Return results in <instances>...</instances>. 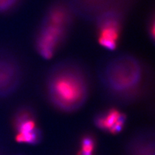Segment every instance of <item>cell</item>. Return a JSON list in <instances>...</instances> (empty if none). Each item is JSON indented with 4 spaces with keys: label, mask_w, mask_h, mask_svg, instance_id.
<instances>
[{
    "label": "cell",
    "mask_w": 155,
    "mask_h": 155,
    "mask_svg": "<svg viewBox=\"0 0 155 155\" xmlns=\"http://www.w3.org/2000/svg\"><path fill=\"white\" fill-rule=\"evenodd\" d=\"M12 119V124L15 128L19 125L27 121L36 119V115L35 110L31 107L25 105L17 109Z\"/></svg>",
    "instance_id": "cell-8"
},
{
    "label": "cell",
    "mask_w": 155,
    "mask_h": 155,
    "mask_svg": "<svg viewBox=\"0 0 155 155\" xmlns=\"http://www.w3.org/2000/svg\"><path fill=\"white\" fill-rule=\"evenodd\" d=\"M126 15L127 13L118 10H110L100 14L95 19L94 22L101 46L109 51L116 49Z\"/></svg>",
    "instance_id": "cell-5"
},
{
    "label": "cell",
    "mask_w": 155,
    "mask_h": 155,
    "mask_svg": "<svg viewBox=\"0 0 155 155\" xmlns=\"http://www.w3.org/2000/svg\"><path fill=\"white\" fill-rule=\"evenodd\" d=\"M75 16L64 2L52 3L48 8L35 38V46L39 54L50 60L66 42L73 25Z\"/></svg>",
    "instance_id": "cell-3"
},
{
    "label": "cell",
    "mask_w": 155,
    "mask_h": 155,
    "mask_svg": "<svg viewBox=\"0 0 155 155\" xmlns=\"http://www.w3.org/2000/svg\"><path fill=\"white\" fill-rule=\"evenodd\" d=\"M40 138V132L38 128L29 133H18L16 137V140L19 143H35Z\"/></svg>",
    "instance_id": "cell-9"
},
{
    "label": "cell",
    "mask_w": 155,
    "mask_h": 155,
    "mask_svg": "<svg viewBox=\"0 0 155 155\" xmlns=\"http://www.w3.org/2000/svg\"><path fill=\"white\" fill-rule=\"evenodd\" d=\"M147 30L148 32V35L151 40L152 42H154V27H155V24H154V13L152 14L149 18L148 22L147 24Z\"/></svg>",
    "instance_id": "cell-12"
},
{
    "label": "cell",
    "mask_w": 155,
    "mask_h": 155,
    "mask_svg": "<svg viewBox=\"0 0 155 155\" xmlns=\"http://www.w3.org/2000/svg\"><path fill=\"white\" fill-rule=\"evenodd\" d=\"M123 113L116 108L100 111L94 116V122L98 128L110 130L118 122Z\"/></svg>",
    "instance_id": "cell-7"
},
{
    "label": "cell",
    "mask_w": 155,
    "mask_h": 155,
    "mask_svg": "<svg viewBox=\"0 0 155 155\" xmlns=\"http://www.w3.org/2000/svg\"><path fill=\"white\" fill-rule=\"evenodd\" d=\"M82 150L86 153H92L94 148V140L89 137H85L82 140Z\"/></svg>",
    "instance_id": "cell-11"
},
{
    "label": "cell",
    "mask_w": 155,
    "mask_h": 155,
    "mask_svg": "<svg viewBox=\"0 0 155 155\" xmlns=\"http://www.w3.org/2000/svg\"><path fill=\"white\" fill-rule=\"evenodd\" d=\"M45 89L47 100L53 107L64 113H75L88 100L90 76L81 63L65 59L48 71Z\"/></svg>",
    "instance_id": "cell-2"
},
{
    "label": "cell",
    "mask_w": 155,
    "mask_h": 155,
    "mask_svg": "<svg viewBox=\"0 0 155 155\" xmlns=\"http://www.w3.org/2000/svg\"><path fill=\"white\" fill-rule=\"evenodd\" d=\"M135 0H64L75 16L94 21L102 13L118 10L127 13Z\"/></svg>",
    "instance_id": "cell-4"
},
{
    "label": "cell",
    "mask_w": 155,
    "mask_h": 155,
    "mask_svg": "<svg viewBox=\"0 0 155 155\" xmlns=\"http://www.w3.org/2000/svg\"><path fill=\"white\" fill-rule=\"evenodd\" d=\"M18 0H0V12H5L16 5Z\"/></svg>",
    "instance_id": "cell-13"
},
{
    "label": "cell",
    "mask_w": 155,
    "mask_h": 155,
    "mask_svg": "<svg viewBox=\"0 0 155 155\" xmlns=\"http://www.w3.org/2000/svg\"><path fill=\"white\" fill-rule=\"evenodd\" d=\"M126 120H127V116H126L125 113H123L118 122L116 123V124L112 128H111V129L109 130V131L112 134H114L119 133L121 130L123 129L124 125L125 124Z\"/></svg>",
    "instance_id": "cell-10"
},
{
    "label": "cell",
    "mask_w": 155,
    "mask_h": 155,
    "mask_svg": "<svg viewBox=\"0 0 155 155\" xmlns=\"http://www.w3.org/2000/svg\"><path fill=\"white\" fill-rule=\"evenodd\" d=\"M22 79V67L17 58L9 53L0 52V98L15 93Z\"/></svg>",
    "instance_id": "cell-6"
},
{
    "label": "cell",
    "mask_w": 155,
    "mask_h": 155,
    "mask_svg": "<svg viewBox=\"0 0 155 155\" xmlns=\"http://www.w3.org/2000/svg\"><path fill=\"white\" fill-rule=\"evenodd\" d=\"M152 79L149 67L129 53L109 58L98 71V85L105 98L123 105L145 98L151 89Z\"/></svg>",
    "instance_id": "cell-1"
}]
</instances>
